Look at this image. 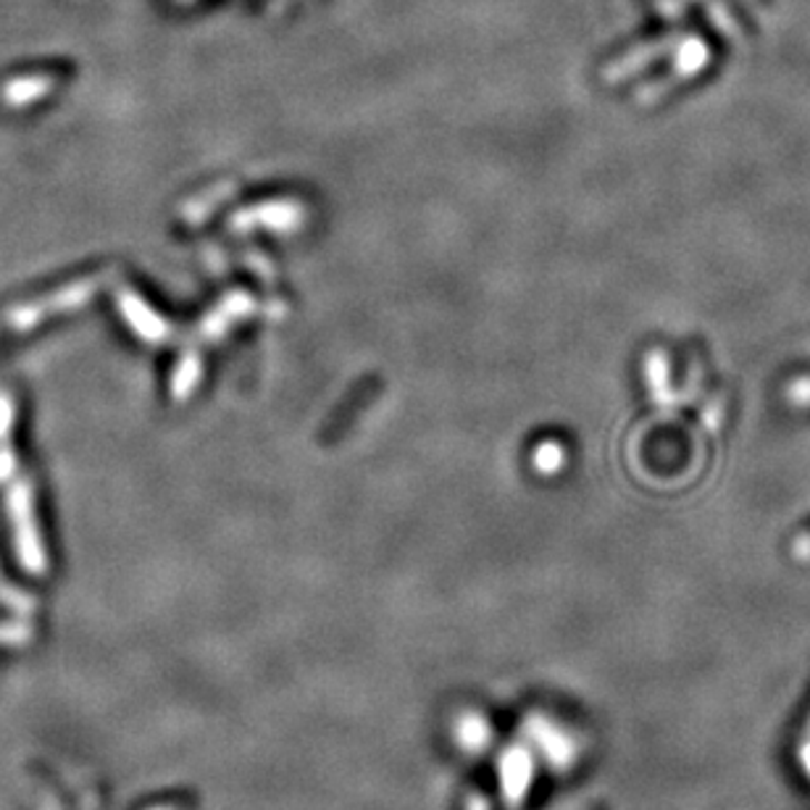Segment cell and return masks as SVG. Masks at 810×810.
Segmentation results:
<instances>
[{"label":"cell","instance_id":"1","mask_svg":"<svg viewBox=\"0 0 810 810\" xmlns=\"http://www.w3.org/2000/svg\"><path fill=\"white\" fill-rule=\"evenodd\" d=\"M100 285H103L100 279H79V281H75V285H67V287L56 289V293L48 295V298L13 308L9 314L11 327L32 329L34 324L46 322L48 316L63 314V310H75L79 306H85V303L98 293Z\"/></svg>","mask_w":810,"mask_h":810},{"label":"cell","instance_id":"4","mask_svg":"<svg viewBox=\"0 0 810 810\" xmlns=\"http://www.w3.org/2000/svg\"><path fill=\"white\" fill-rule=\"evenodd\" d=\"M550 461H553L555 463V468H559V463H561V451H559V447H555V445H545V447H542V451L537 453V463H540V466L542 468H550Z\"/></svg>","mask_w":810,"mask_h":810},{"label":"cell","instance_id":"3","mask_svg":"<svg viewBox=\"0 0 810 810\" xmlns=\"http://www.w3.org/2000/svg\"><path fill=\"white\" fill-rule=\"evenodd\" d=\"M50 90H53V79L50 77H21V79H17V82L6 85L3 96L0 98H3V103L19 108V106H29V103H34V100L46 98Z\"/></svg>","mask_w":810,"mask_h":810},{"label":"cell","instance_id":"2","mask_svg":"<svg viewBox=\"0 0 810 810\" xmlns=\"http://www.w3.org/2000/svg\"><path fill=\"white\" fill-rule=\"evenodd\" d=\"M119 306H121V314L127 316L129 327H135L137 335L148 339V343H158V339L166 335V327H164L161 318H158L156 314H150V310L142 306V300L137 298V295L121 293Z\"/></svg>","mask_w":810,"mask_h":810}]
</instances>
